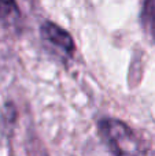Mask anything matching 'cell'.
Returning <instances> with one entry per match:
<instances>
[{
    "label": "cell",
    "instance_id": "obj_1",
    "mask_svg": "<svg viewBox=\"0 0 155 156\" xmlns=\"http://www.w3.org/2000/svg\"><path fill=\"white\" fill-rule=\"evenodd\" d=\"M102 140L115 155H137L142 148L133 130L122 121L114 118H104L98 125Z\"/></svg>",
    "mask_w": 155,
    "mask_h": 156
},
{
    "label": "cell",
    "instance_id": "obj_2",
    "mask_svg": "<svg viewBox=\"0 0 155 156\" xmlns=\"http://www.w3.org/2000/svg\"><path fill=\"white\" fill-rule=\"evenodd\" d=\"M40 32L44 40H47L49 44L56 47L62 52L67 55H71L74 52V41L71 38L70 33L66 32L63 27H60L55 22H44L40 27Z\"/></svg>",
    "mask_w": 155,
    "mask_h": 156
},
{
    "label": "cell",
    "instance_id": "obj_3",
    "mask_svg": "<svg viewBox=\"0 0 155 156\" xmlns=\"http://www.w3.org/2000/svg\"><path fill=\"white\" fill-rule=\"evenodd\" d=\"M0 26L8 33H21L22 14L16 0H0Z\"/></svg>",
    "mask_w": 155,
    "mask_h": 156
},
{
    "label": "cell",
    "instance_id": "obj_4",
    "mask_svg": "<svg viewBox=\"0 0 155 156\" xmlns=\"http://www.w3.org/2000/svg\"><path fill=\"white\" fill-rule=\"evenodd\" d=\"M16 119V110L13 103H5L0 110V141L8 138L13 133Z\"/></svg>",
    "mask_w": 155,
    "mask_h": 156
},
{
    "label": "cell",
    "instance_id": "obj_5",
    "mask_svg": "<svg viewBox=\"0 0 155 156\" xmlns=\"http://www.w3.org/2000/svg\"><path fill=\"white\" fill-rule=\"evenodd\" d=\"M144 14L148 19V23H150V27H151V33H153V37L155 40V5L147 4L146 5Z\"/></svg>",
    "mask_w": 155,
    "mask_h": 156
}]
</instances>
